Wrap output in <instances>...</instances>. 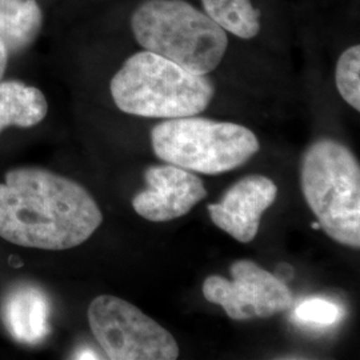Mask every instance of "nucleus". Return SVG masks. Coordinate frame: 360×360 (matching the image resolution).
<instances>
[{"label":"nucleus","instance_id":"9d476101","mask_svg":"<svg viewBox=\"0 0 360 360\" xmlns=\"http://www.w3.org/2000/svg\"><path fill=\"white\" fill-rule=\"evenodd\" d=\"M50 302L46 294L31 284L13 288L1 303V319L19 343L34 346L50 334Z\"/></svg>","mask_w":360,"mask_h":360},{"label":"nucleus","instance_id":"f03ea898","mask_svg":"<svg viewBox=\"0 0 360 360\" xmlns=\"http://www.w3.org/2000/svg\"><path fill=\"white\" fill-rule=\"evenodd\" d=\"M110 90L120 111L154 119L198 115L215 95L207 75L146 50L129 56L112 77Z\"/></svg>","mask_w":360,"mask_h":360},{"label":"nucleus","instance_id":"f257e3e1","mask_svg":"<svg viewBox=\"0 0 360 360\" xmlns=\"http://www.w3.org/2000/svg\"><path fill=\"white\" fill-rule=\"evenodd\" d=\"M103 221L82 184L39 167L13 168L0 184V238L60 251L83 245Z\"/></svg>","mask_w":360,"mask_h":360},{"label":"nucleus","instance_id":"ddd939ff","mask_svg":"<svg viewBox=\"0 0 360 360\" xmlns=\"http://www.w3.org/2000/svg\"><path fill=\"white\" fill-rule=\"evenodd\" d=\"M205 13L226 32L252 39L260 31V11L251 0H200Z\"/></svg>","mask_w":360,"mask_h":360},{"label":"nucleus","instance_id":"dca6fc26","mask_svg":"<svg viewBox=\"0 0 360 360\" xmlns=\"http://www.w3.org/2000/svg\"><path fill=\"white\" fill-rule=\"evenodd\" d=\"M8 56H10L8 52H7L4 44H3L1 40H0V80H1V77H4V72H6V70H7Z\"/></svg>","mask_w":360,"mask_h":360},{"label":"nucleus","instance_id":"39448f33","mask_svg":"<svg viewBox=\"0 0 360 360\" xmlns=\"http://www.w3.org/2000/svg\"><path fill=\"white\" fill-rule=\"evenodd\" d=\"M150 136L160 160L206 175L240 167L260 148L257 135L245 126L196 115L166 119Z\"/></svg>","mask_w":360,"mask_h":360},{"label":"nucleus","instance_id":"f3484780","mask_svg":"<svg viewBox=\"0 0 360 360\" xmlns=\"http://www.w3.org/2000/svg\"><path fill=\"white\" fill-rule=\"evenodd\" d=\"M312 227H314V229H315V230H318V229H321V226H319V223H314V224H312Z\"/></svg>","mask_w":360,"mask_h":360},{"label":"nucleus","instance_id":"0eeeda50","mask_svg":"<svg viewBox=\"0 0 360 360\" xmlns=\"http://www.w3.org/2000/svg\"><path fill=\"white\" fill-rule=\"evenodd\" d=\"M232 279L211 275L203 283V295L219 304L233 321L266 319L291 309L294 297L288 285L252 260H236Z\"/></svg>","mask_w":360,"mask_h":360},{"label":"nucleus","instance_id":"4468645a","mask_svg":"<svg viewBox=\"0 0 360 360\" xmlns=\"http://www.w3.org/2000/svg\"><path fill=\"white\" fill-rule=\"evenodd\" d=\"M335 82L340 96L360 111V46H352L338 60Z\"/></svg>","mask_w":360,"mask_h":360},{"label":"nucleus","instance_id":"7ed1b4c3","mask_svg":"<svg viewBox=\"0 0 360 360\" xmlns=\"http://www.w3.org/2000/svg\"><path fill=\"white\" fill-rule=\"evenodd\" d=\"M131 30L146 51L199 75L212 72L229 47L227 32L184 0L143 1L131 16Z\"/></svg>","mask_w":360,"mask_h":360},{"label":"nucleus","instance_id":"423d86ee","mask_svg":"<svg viewBox=\"0 0 360 360\" xmlns=\"http://www.w3.org/2000/svg\"><path fill=\"white\" fill-rule=\"evenodd\" d=\"M89 323L108 359L174 360L179 346L172 334L127 300L101 295L91 302Z\"/></svg>","mask_w":360,"mask_h":360},{"label":"nucleus","instance_id":"f8f14e48","mask_svg":"<svg viewBox=\"0 0 360 360\" xmlns=\"http://www.w3.org/2000/svg\"><path fill=\"white\" fill-rule=\"evenodd\" d=\"M43 27V11L37 0H0V40L8 55L27 50Z\"/></svg>","mask_w":360,"mask_h":360},{"label":"nucleus","instance_id":"20e7f679","mask_svg":"<svg viewBox=\"0 0 360 360\" xmlns=\"http://www.w3.org/2000/svg\"><path fill=\"white\" fill-rule=\"evenodd\" d=\"M300 187L321 229L339 245L360 247V167L345 144L323 138L302 156Z\"/></svg>","mask_w":360,"mask_h":360},{"label":"nucleus","instance_id":"6e6552de","mask_svg":"<svg viewBox=\"0 0 360 360\" xmlns=\"http://www.w3.org/2000/svg\"><path fill=\"white\" fill-rule=\"evenodd\" d=\"M147 190L132 199L135 212L150 221H169L187 215L207 196L205 183L191 171L174 166H151L144 171Z\"/></svg>","mask_w":360,"mask_h":360},{"label":"nucleus","instance_id":"2eb2a0df","mask_svg":"<svg viewBox=\"0 0 360 360\" xmlns=\"http://www.w3.org/2000/svg\"><path fill=\"white\" fill-rule=\"evenodd\" d=\"M340 315V309L326 299L304 300L295 309V318L299 322L318 327L333 326L339 321Z\"/></svg>","mask_w":360,"mask_h":360},{"label":"nucleus","instance_id":"9b49d317","mask_svg":"<svg viewBox=\"0 0 360 360\" xmlns=\"http://www.w3.org/2000/svg\"><path fill=\"white\" fill-rule=\"evenodd\" d=\"M47 112V99L39 89L20 80H0V134L11 126L35 127Z\"/></svg>","mask_w":360,"mask_h":360},{"label":"nucleus","instance_id":"1a4fd4ad","mask_svg":"<svg viewBox=\"0 0 360 360\" xmlns=\"http://www.w3.org/2000/svg\"><path fill=\"white\" fill-rule=\"evenodd\" d=\"M278 196V186L267 176L248 175L236 181L217 205H208L214 224L240 243H250L259 231L262 215Z\"/></svg>","mask_w":360,"mask_h":360}]
</instances>
